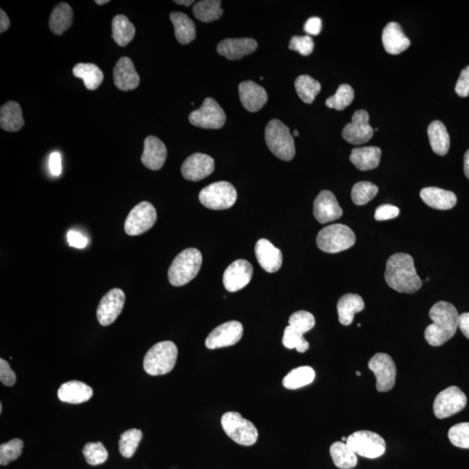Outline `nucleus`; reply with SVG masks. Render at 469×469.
<instances>
[{"instance_id":"nucleus-1","label":"nucleus","mask_w":469,"mask_h":469,"mask_svg":"<svg viewBox=\"0 0 469 469\" xmlns=\"http://www.w3.org/2000/svg\"><path fill=\"white\" fill-rule=\"evenodd\" d=\"M385 280L389 287L395 291L408 294H414L422 285V281L415 267L413 258L405 253H397L388 259Z\"/></svg>"},{"instance_id":"nucleus-2","label":"nucleus","mask_w":469,"mask_h":469,"mask_svg":"<svg viewBox=\"0 0 469 469\" xmlns=\"http://www.w3.org/2000/svg\"><path fill=\"white\" fill-rule=\"evenodd\" d=\"M429 317L433 324L425 329L428 344L439 347L454 337L458 328V311L453 304L439 302L429 311Z\"/></svg>"},{"instance_id":"nucleus-3","label":"nucleus","mask_w":469,"mask_h":469,"mask_svg":"<svg viewBox=\"0 0 469 469\" xmlns=\"http://www.w3.org/2000/svg\"><path fill=\"white\" fill-rule=\"evenodd\" d=\"M202 262L201 252L195 248H189L182 251L173 260L168 271L169 282L176 287L189 284L197 277Z\"/></svg>"},{"instance_id":"nucleus-4","label":"nucleus","mask_w":469,"mask_h":469,"mask_svg":"<svg viewBox=\"0 0 469 469\" xmlns=\"http://www.w3.org/2000/svg\"><path fill=\"white\" fill-rule=\"evenodd\" d=\"M178 355V347L174 342L165 341L152 346L144 359L146 373L163 375L169 373L174 368Z\"/></svg>"},{"instance_id":"nucleus-5","label":"nucleus","mask_w":469,"mask_h":469,"mask_svg":"<svg viewBox=\"0 0 469 469\" xmlns=\"http://www.w3.org/2000/svg\"><path fill=\"white\" fill-rule=\"evenodd\" d=\"M266 144L277 158L291 161L295 154V141L289 129L278 119L269 121L265 129Z\"/></svg>"},{"instance_id":"nucleus-6","label":"nucleus","mask_w":469,"mask_h":469,"mask_svg":"<svg viewBox=\"0 0 469 469\" xmlns=\"http://www.w3.org/2000/svg\"><path fill=\"white\" fill-rule=\"evenodd\" d=\"M355 244V233L344 225L327 226L318 233L317 238L318 248L331 254L346 251Z\"/></svg>"},{"instance_id":"nucleus-7","label":"nucleus","mask_w":469,"mask_h":469,"mask_svg":"<svg viewBox=\"0 0 469 469\" xmlns=\"http://www.w3.org/2000/svg\"><path fill=\"white\" fill-rule=\"evenodd\" d=\"M221 425L225 434L238 444L252 446L258 441L257 428L237 412H227L222 415Z\"/></svg>"},{"instance_id":"nucleus-8","label":"nucleus","mask_w":469,"mask_h":469,"mask_svg":"<svg viewBox=\"0 0 469 469\" xmlns=\"http://www.w3.org/2000/svg\"><path fill=\"white\" fill-rule=\"evenodd\" d=\"M238 193L234 186L228 182L221 181L209 185L202 189L199 200L206 208L222 211L232 207L237 201Z\"/></svg>"},{"instance_id":"nucleus-9","label":"nucleus","mask_w":469,"mask_h":469,"mask_svg":"<svg viewBox=\"0 0 469 469\" xmlns=\"http://www.w3.org/2000/svg\"><path fill=\"white\" fill-rule=\"evenodd\" d=\"M346 444L362 457L375 459L385 453L384 439L375 432L361 430L349 435Z\"/></svg>"},{"instance_id":"nucleus-10","label":"nucleus","mask_w":469,"mask_h":469,"mask_svg":"<svg viewBox=\"0 0 469 469\" xmlns=\"http://www.w3.org/2000/svg\"><path fill=\"white\" fill-rule=\"evenodd\" d=\"M156 209L151 202H141L129 213L125 222V231L129 236L144 234L153 227L156 221Z\"/></svg>"},{"instance_id":"nucleus-11","label":"nucleus","mask_w":469,"mask_h":469,"mask_svg":"<svg viewBox=\"0 0 469 469\" xmlns=\"http://www.w3.org/2000/svg\"><path fill=\"white\" fill-rule=\"evenodd\" d=\"M189 121L192 125L197 127L220 129L225 124L226 115L215 99L207 98L205 99L200 108L189 114Z\"/></svg>"},{"instance_id":"nucleus-12","label":"nucleus","mask_w":469,"mask_h":469,"mask_svg":"<svg viewBox=\"0 0 469 469\" xmlns=\"http://www.w3.org/2000/svg\"><path fill=\"white\" fill-rule=\"evenodd\" d=\"M467 405V397L458 387L451 386L437 395L434 402L435 417L444 419L461 411Z\"/></svg>"},{"instance_id":"nucleus-13","label":"nucleus","mask_w":469,"mask_h":469,"mask_svg":"<svg viewBox=\"0 0 469 469\" xmlns=\"http://www.w3.org/2000/svg\"><path fill=\"white\" fill-rule=\"evenodd\" d=\"M368 368L377 377V389L379 392H388L394 388L397 367L390 355L375 354L368 362Z\"/></svg>"},{"instance_id":"nucleus-14","label":"nucleus","mask_w":469,"mask_h":469,"mask_svg":"<svg viewBox=\"0 0 469 469\" xmlns=\"http://www.w3.org/2000/svg\"><path fill=\"white\" fill-rule=\"evenodd\" d=\"M244 328L241 322L231 321L225 322L212 331L205 340L209 349H217L235 345L241 340Z\"/></svg>"},{"instance_id":"nucleus-15","label":"nucleus","mask_w":469,"mask_h":469,"mask_svg":"<svg viewBox=\"0 0 469 469\" xmlns=\"http://www.w3.org/2000/svg\"><path fill=\"white\" fill-rule=\"evenodd\" d=\"M125 302V292L121 289H112L101 299L96 318L102 326H109L116 320L121 314Z\"/></svg>"},{"instance_id":"nucleus-16","label":"nucleus","mask_w":469,"mask_h":469,"mask_svg":"<svg viewBox=\"0 0 469 469\" xmlns=\"http://www.w3.org/2000/svg\"><path fill=\"white\" fill-rule=\"evenodd\" d=\"M369 115L365 110H359L352 116V121L342 129V136L352 145H362L371 140L374 129L369 125Z\"/></svg>"},{"instance_id":"nucleus-17","label":"nucleus","mask_w":469,"mask_h":469,"mask_svg":"<svg viewBox=\"0 0 469 469\" xmlns=\"http://www.w3.org/2000/svg\"><path fill=\"white\" fill-rule=\"evenodd\" d=\"M215 169L214 159L202 153L189 156L182 165L183 177L187 180L198 182L211 175Z\"/></svg>"},{"instance_id":"nucleus-18","label":"nucleus","mask_w":469,"mask_h":469,"mask_svg":"<svg viewBox=\"0 0 469 469\" xmlns=\"http://www.w3.org/2000/svg\"><path fill=\"white\" fill-rule=\"evenodd\" d=\"M253 267L251 262L237 260L229 266L224 274V285L229 292H236L244 289L251 282Z\"/></svg>"},{"instance_id":"nucleus-19","label":"nucleus","mask_w":469,"mask_h":469,"mask_svg":"<svg viewBox=\"0 0 469 469\" xmlns=\"http://www.w3.org/2000/svg\"><path fill=\"white\" fill-rule=\"evenodd\" d=\"M342 215V209L339 205L333 193L322 191L314 202V216L320 224L337 220Z\"/></svg>"},{"instance_id":"nucleus-20","label":"nucleus","mask_w":469,"mask_h":469,"mask_svg":"<svg viewBox=\"0 0 469 469\" xmlns=\"http://www.w3.org/2000/svg\"><path fill=\"white\" fill-rule=\"evenodd\" d=\"M258 48V42L253 39H226L219 43L218 52L229 61H238L251 54Z\"/></svg>"},{"instance_id":"nucleus-21","label":"nucleus","mask_w":469,"mask_h":469,"mask_svg":"<svg viewBox=\"0 0 469 469\" xmlns=\"http://www.w3.org/2000/svg\"><path fill=\"white\" fill-rule=\"evenodd\" d=\"M256 257L259 264L269 273L279 271L282 264V253L267 239H260L255 246Z\"/></svg>"},{"instance_id":"nucleus-22","label":"nucleus","mask_w":469,"mask_h":469,"mask_svg":"<svg viewBox=\"0 0 469 469\" xmlns=\"http://www.w3.org/2000/svg\"><path fill=\"white\" fill-rule=\"evenodd\" d=\"M114 84L121 91H131L138 87L140 78L131 59L123 56L116 63L113 71Z\"/></svg>"},{"instance_id":"nucleus-23","label":"nucleus","mask_w":469,"mask_h":469,"mask_svg":"<svg viewBox=\"0 0 469 469\" xmlns=\"http://www.w3.org/2000/svg\"><path fill=\"white\" fill-rule=\"evenodd\" d=\"M239 96L242 106L248 112H258L268 101L265 89L252 81H244L239 85Z\"/></svg>"},{"instance_id":"nucleus-24","label":"nucleus","mask_w":469,"mask_h":469,"mask_svg":"<svg viewBox=\"0 0 469 469\" xmlns=\"http://www.w3.org/2000/svg\"><path fill=\"white\" fill-rule=\"evenodd\" d=\"M167 158V149L164 143L155 136H149L145 140L144 152L141 161L146 167L158 171L165 165Z\"/></svg>"},{"instance_id":"nucleus-25","label":"nucleus","mask_w":469,"mask_h":469,"mask_svg":"<svg viewBox=\"0 0 469 469\" xmlns=\"http://www.w3.org/2000/svg\"><path fill=\"white\" fill-rule=\"evenodd\" d=\"M382 39L385 51L392 55L400 54L410 45V41L397 22L388 23L385 26Z\"/></svg>"},{"instance_id":"nucleus-26","label":"nucleus","mask_w":469,"mask_h":469,"mask_svg":"<svg viewBox=\"0 0 469 469\" xmlns=\"http://www.w3.org/2000/svg\"><path fill=\"white\" fill-rule=\"evenodd\" d=\"M93 390L90 386L79 381H70L59 388V400L71 404H81L92 397Z\"/></svg>"},{"instance_id":"nucleus-27","label":"nucleus","mask_w":469,"mask_h":469,"mask_svg":"<svg viewBox=\"0 0 469 469\" xmlns=\"http://www.w3.org/2000/svg\"><path fill=\"white\" fill-rule=\"evenodd\" d=\"M420 196L422 201L429 207L441 211L454 208L457 202V198L454 192L437 187L422 189Z\"/></svg>"},{"instance_id":"nucleus-28","label":"nucleus","mask_w":469,"mask_h":469,"mask_svg":"<svg viewBox=\"0 0 469 469\" xmlns=\"http://www.w3.org/2000/svg\"><path fill=\"white\" fill-rule=\"evenodd\" d=\"M382 151L375 146L355 148L352 149L349 159L352 164L360 171H371L380 164Z\"/></svg>"},{"instance_id":"nucleus-29","label":"nucleus","mask_w":469,"mask_h":469,"mask_svg":"<svg viewBox=\"0 0 469 469\" xmlns=\"http://www.w3.org/2000/svg\"><path fill=\"white\" fill-rule=\"evenodd\" d=\"M364 307V302L360 295L357 294L342 295L337 304L339 322L342 325H351L354 320L355 315L361 312Z\"/></svg>"},{"instance_id":"nucleus-30","label":"nucleus","mask_w":469,"mask_h":469,"mask_svg":"<svg viewBox=\"0 0 469 469\" xmlns=\"http://www.w3.org/2000/svg\"><path fill=\"white\" fill-rule=\"evenodd\" d=\"M21 105L14 101H9L0 110V125L6 132H18L24 126Z\"/></svg>"},{"instance_id":"nucleus-31","label":"nucleus","mask_w":469,"mask_h":469,"mask_svg":"<svg viewBox=\"0 0 469 469\" xmlns=\"http://www.w3.org/2000/svg\"><path fill=\"white\" fill-rule=\"evenodd\" d=\"M169 19L174 25L176 38L180 44L187 45L194 41L196 26L187 15L182 12H172Z\"/></svg>"},{"instance_id":"nucleus-32","label":"nucleus","mask_w":469,"mask_h":469,"mask_svg":"<svg viewBox=\"0 0 469 469\" xmlns=\"http://www.w3.org/2000/svg\"><path fill=\"white\" fill-rule=\"evenodd\" d=\"M428 135L434 152L439 156L447 154L450 146V138L447 129L441 121H435L429 125Z\"/></svg>"},{"instance_id":"nucleus-33","label":"nucleus","mask_w":469,"mask_h":469,"mask_svg":"<svg viewBox=\"0 0 469 469\" xmlns=\"http://www.w3.org/2000/svg\"><path fill=\"white\" fill-rule=\"evenodd\" d=\"M73 21V11L66 3H61L52 10L49 25L56 35H61L71 28Z\"/></svg>"},{"instance_id":"nucleus-34","label":"nucleus","mask_w":469,"mask_h":469,"mask_svg":"<svg viewBox=\"0 0 469 469\" xmlns=\"http://www.w3.org/2000/svg\"><path fill=\"white\" fill-rule=\"evenodd\" d=\"M72 72L76 78L81 79L84 81L85 87L90 91L98 89L104 81V74L101 70L94 64L81 63L74 66Z\"/></svg>"},{"instance_id":"nucleus-35","label":"nucleus","mask_w":469,"mask_h":469,"mask_svg":"<svg viewBox=\"0 0 469 469\" xmlns=\"http://www.w3.org/2000/svg\"><path fill=\"white\" fill-rule=\"evenodd\" d=\"M135 26L129 22L127 17L116 15L112 21V38L119 46H126L134 39Z\"/></svg>"},{"instance_id":"nucleus-36","label":"nucleus","mask_w":469,"mask_h":469,"mask_svg":"<svg viewBox=\"0 0 469 469\" xmlns=\"http://www.w3.org/2000/svg\"><path fill=\"white\" fill-rule=\"evenodd\" d=\"M329 452L335 465L339 468L351 469L357 464V454L344 442H334Z\"/></svg>"},{"instance_id":"nucleus-37","label":"nucleus","mask_w":469,"mask_h":469,"mask_svg":"<svg viewBox=\"0 0 469 469\" xmlns=\"http://www.w3.org/2000/svg\"><path fill=\"white\" fill-rule=\"evenodd\" d=\"M315 377L314 369L309 366H302L289 372L282 380V385L288 389H298L312 384Z\"/></svg>"},{"instance_id":"nucleus-38","label":"nucleus","mask_w":469,"mask_h":469,"mask_svg":"<svg viewBox=\"0 0 469 469\" xmlns=\"http://www.w3.org/2000/svg\"><path fill=\"white\" fill-rule=\"evenodd\" d=\"M221 1L218 0H202L196 3L193 13L196 18L205 23L218 21L222 15Z\"/></svg>"},{"instance_id":"nucleus-39","label":"nucleus","mask_w":469,"mask_h":469,"mask_svg":"<svg viewBox=\"0 0 469 469\" xmlns=\"http://www.w3.org/2000/svg\"><path fill=\"white\" fill-rule=\"evenodd\" d=\"M299 98L306 104H312L321 91V84L309 75L299 76L295 82Z\"/></svg>"},{"instance_id":"nucleus-40","label":"nucleus","mask_w":469,"mask_h":469,"mask_svg":"<svg viewBox=\"0 0 469 469\" xmlns=\"http://www.w3.org/2000/svg\"><path fill=\"white\" fill-rule=\"evenodd\" d=\"M143 438L141 430L136 428L129 429L123 433L119 440V452L125 458H131L136 453Z\"/></svg>"},{"instance_id":"nucleus-41","label":"nucleus","mask_w":469,"mask_h":469,"mask_svg":"<svg viewBox=\"0 0 469 469\" xmlns=\"http://www.w3.org/2000/svg\"><path fill=\"white\" fill-rule=\"evenodd\" d=\"M354 98L353 88L351 85L344 84L339 86L335 94L329 98L325 104L329 108L342 111L353 102Z\"/></svg>"},{"instance_id":"nucleus-42","label":"nucleus","mask_w":469,"mask_h":469,"mask_svg":"<svg viewBox=\"0 0 469 469\" xmlns=\"http://www.w3.org/2000/svg\"><path fill=\"white\" fill-rule=\"evenodd\" d=\"M378 193L377 185L371 182H359L352 188V201L357 205H364L371 202Z\"/></svg>"},{"instance_id":"nucleus-43","label":"nucleus","mask_w":469,"mask_h":469,"mask_svg":"<svg viewBox=\"0 0 469 469\" xmlns=\"http://www.w3.org/2000/svg\"><path fill=\"white\" fill-rule=\"evenodd\" d=\"M83 455L87 463L92 466L105 463L109 455L102 442H89L83 448Z\"/></svg>"},{"instance_id":"nucleus-44","label":"nucleus","mask_w":469,"mask_h":469,"mask_svg":"<svg viewBox=\"0 0 469 469\" xmlns=\"http://www.w3.org/2000/svg\"><path fill=\"white\" fill-rule=\"evenodd\" d=\"M24 442L21 439H13L0 446V464L6 466L21 457Z\"/></svg>"},{"instance_id":"nucleus-45","label":"nucleus","mask_w":469,"mask_h":469,"mask_svg":"<svg viewBox=\"0 0 469 469\" xmlns=\"http://www.w3.org/2000/svg\"><path fill=\"white\" fill-rule=\"evenodd\" d=\"M315 324L314 315L305 311L295 312L289 319V326L302 335L314 328Z\"/></svg>"},{"instance_id":"nucleus-46","label":"nucleus","mask_w":469,"mask_h":469,"mask_svg":"<svg viewBox=\"0 0 469 469\" xmlns=\"http://www.w3.org/2000/svg\"><path fill=\"white\" fill-rule=\"evenodd\" d=\"M282 344L289 349H297L299 353H304L309 348V344L305 340L304 335L299 333L291 326L285 329Z\"/></svg>"},{"instance_id":"nucleus-47","label":"nucleus","mask_w":469,"mask_h":469,"mask_svg":"<svg viewBox=\"0 0 469 469\" xmlns=\"http://www.w3.org/2000/svg\"><path fill=\"white\" fill-rule=\"evenodd\" d=\"M448 439L455 447L469 448V422L453 426L449 429Z\"/></svg>"},{"instance_id":"nucleus-48","label":"nucleus","mask_w":469,"mask_h":469,"mask_svg":"<svg viewBox=\"0 0 469 469\" xmlns=\"http://www.w3.org/2000/svg\"><path fill=\"white\" fill-rule=\"evenodd\" d=\"M289 48L302 56H309L314 50V42L311 36H294L289 42Z\"/></svg>"},{"instance_id":"nucleus-49","label":"nucleus","mask_w":469,"mask_h":469,"mask_svg":"<svg viewBox=\"0 0 469 469\" xmlns=\"http://www.w3.org/2000/svg\"><path fill=\"white\" fill-rule=\"evenodd\" d=\"M400 214V209L397 206L391 205H384L379 206L375 213V220L385 221L390 220L397 218Z\"/></svg>"},{"instance_id":"nucleus-50","label":"nucleus","mask_w":469,"mask_h":469,"mask_svg":"<svg viewBox=\"0 0 469 469\" xmlns=\"http://www.w3.org/2000/svg\"><path fill=\"white\" fill-rule=\"evenodd\" d=\"M16 379L14 371L10 367L8 362L4 359H0V381L2 384L12 387L15 384Z\"/></svg>"},{"instance_id":"nucleus-51","label":"nucleus","mask_w":469,"mask_h":469,"mask_svg":"<svg viewBox=\"0 0 469 469\" xmlns=\"http://www.w3.org/2000/svg\"><path fill=\"white\" fill-rule=\"evenodd\" d=\"M455 92L461 98L469 95V66L462 70L455 85Z\"/></svg>"},{"instance_id":"nucleus-52","label":"nucleus","mask_w":469,"mask_h":469,"mask_svg":"<svg viewBox=\"0 0 469 469\" xmlns=\"http://www.w3.org/2000/svg\"><path fill=\"white\" fill-rule=\"evenodd\" d=\"M67 241L70 246L76 249H84L88 244V239L73 229L67 233Z\"/></svg>"},{"instance_id":"nucleus-53","label":"nucleus","mask_w":469,"mask_h":469,"mask_svg":"<svg viewBox=\"0 0 469 469\" xmlns=\"http://www.w3.org/2000/svg\"><path fill=\"white\" fill-rule=\"evenodd\" d=\"M322 19L317 17H313L306 21L304 25V31L309 35L317 36L320 34L322 31Z\"/></svg>"},{"instance_id":"nucleus-54","label":"nucleus","mask_w":469,"mask_h":469,"mask_svg":"<svg viewBox=\"0 0 469 469\" xmlns=\"http://www.w3.org/2000/svg\"><path fill=\"white\" fill-rule=\"evenodd\" d=\"M49 167L54 177H59L61 174V156L59 152L52 153L51 156H50Z\"/></svg>"},{"instance_id":"nucleus-55","label":"nucleus","mask_w":469,"mask_h":469,"mask_svg":"<svg viewBox=\"0 0 469 469\" xmlns=\"http://www.w3.org/2000/svg\"><path fill=\"white\" fill-rule=\"evenodd\" d=\"M458 327L461 329L462 334L469 339V312L459 315Z\"/></svg>"},{"instance_id":"nucleus-56","label":"nucleus","mask_w":469,"mask_h":469,"mask_svg":"<svg viewBox=\"0 0 469 469\" xmlns=\"http://www.w3.org/2000/svg\"><path fill=\"white\" fill-rule=\"evenodd\" d=\"M10 19L8 14L1 10L0 12V32L3 33L9 28Z\"/></svg>"},{"instance_id":"nucleus-57","label":"nucleus","mask_w":469,"mask_h":469,"mask_svg":"<svg viewBox=\"0 0 469 469\" xmlns=\"http://www.w3.org/2000/svg\"><path fill=\"white\" fill-rule=\"evenodd\" d=\"M464 173L466 177L469 179V149L464 156Z\"/></svg>"},{"instance_id":"nucleus-58","label":"nucleus","mask_w":469,"mask_h":469,"mask_svg":"<svg viewBox=\"0 0 469 469\" xmlns=\"http://www.w3.org/2000/svg\"><path fill=\"white\" fill-rule=\"evenodd\" d=\"M174 2L176 3V4L185 6H191L193 3H194V1H192V0H189V1H177V0H176V1Z\"/></svg>"},{"instance_id":"nucleus-59","label":"nucleus","mask_w":469,"mask_h":469,"mask_svg":"<svg viewBox=\"0 0 469 469\" xmlns=\"http://www.w3.org/2000/svg\"><path fill=\"white\" fill-rule=\"evenodd\" d=\"M109 2V0H96L95 1L96 4L98 6L108 4Z\"/></svg>"},{"instance_id":"nucleus-60","label":"nucleus","mask_w":469,"mask_h":469,"mask_svg":"<svg viewBox=\"0 0 469 469\" xmlns=\"http://www.w3.org/2000/svg\"><path fill=\"white\" fill-rule=\"evenodd\" d=\"M293 134H294L295 136H299V132L298 131H294V132H293Z\"/></svg>"},{"instance_id":"nucleus-61","label":"nucleus","mask_w":469,"mask_h":469,"mask_svg":"<svg viewBox=\"0 0 469 469\" xmlns=\"http://www.w3.org/2000/svg\"><path fill=\"white\" fill-rule=\"evenodd\" d=\"M342 441H347V438H346V437H342Z\"/></svg>"},{"instance_id":"nucleus-62","label":"nucleus","mask_w":469,"mask_h":469,"mask_svg":"<svg viewBox=\"0 0 469 469\" xmlns=\"http://www.w3.org/2000/svg\"><path fill=\"white\" fill-rule=\"evenodd\" d=\"M357 375H361V372L357 371Z\"/></svg>"}]
</instances>
